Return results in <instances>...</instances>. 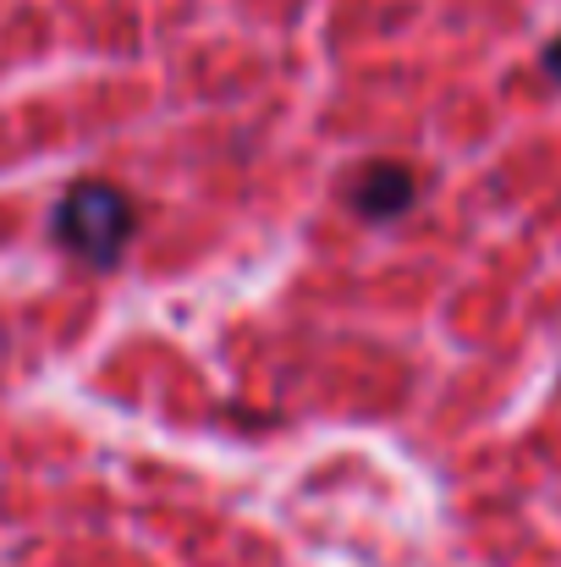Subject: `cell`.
Listing matches in <instances>:
<instances>
[{"instance_id":"obj_3","label":"cell","mask_w":561,"mask_h":567,"mask_svg":"<svg viewBox=\"0 0 561 567\" xmlns=\"http://www.w3.org/2000/svg\"><path fill=\"white\" fill-rule=\"evenodd\" d=\"M546 72L561 83V39H551V44H546Z\"/></svg>"},{"instance_id":"obj_1","label":"cell","mask_w":561,"mask_h":567,"mask_svg":"<svg viewBox=\"0 0 561 567\" xmlns=\"http://www.w3.org/2000/svg\"><path fill=\"white\" fill-rule=\"evenodd\" d=\"M50 231L72 259H83L94 270H111V265H122L127 243L138 237V204L105 177H83V183H72L61 193V204L50 215Z\"/></svg>"},{"instance_id":"obj_2","label":"cell","mask_w":561,"mask_h":567,"mask_svg":"<svg viewBox=\"0 0 561 567\" xmlns=\"http://www.w3.org/2000/svg\"><path fill=\"white\" fill-rule=\"evenodd\" d=\"M347 198H353V209H359L364 220H396V215H407V209H413V198H418V177H413L402 161H370V166H359V172H353Z\"/></svg>"}]
</instances>
